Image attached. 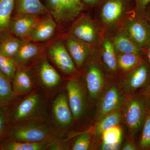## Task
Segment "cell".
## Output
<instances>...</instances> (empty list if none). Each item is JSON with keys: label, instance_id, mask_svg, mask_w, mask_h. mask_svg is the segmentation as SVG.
<instances>
[{"label": "cell", "instance_id": "cell-19", "mask_svg": "<svg viewBox=\"0 0 150 150\" xmlns=\"http://www.w3.org/2000/svg\"><path fill=\"white\" fill-rule=\"evenodd\" d=\"M15 0H0V39L10 33V22Z\"/></svg>", "mask_w": 150, "mask_h": 150}, {"label": "cell", "instance_id": "cell-16", "mask_svg": "<svg viewBox=\"0 0 150 150\" xmlns=\"http://www.w3.org/2000/svg\"><path fill=\"white\" fill-rule=\"evenodd\" d=\"M81 0H61L57 22L68 23L75 20L82 10Z\"/></svg>", "mask_w": 150, "mask_h": 150}, {"label": "cell", "instance_id": "cell-2", "mask_svg": "<svg viewBox=\"0 0 150 150\" xmlns=\"http://www.w3.org/2000/svg\"><path fill=\"white\" fill-rule=\"evenodd\" d=\"M146 115V99L136 97L128 100L124 110V118L130 132L134 134L140 129Z\"/></svg>", "mask_w": 150, "mask_h": 150}, {"label": "cell", "instance_id": "cell-18", "mask_svg": "<svg viewBox=\"0 0 150 150\" xmlns=\"http://www.w3.org/2000/svg\"><path fill=\"white\" fill-rule=\"evenodd\" d=\"M12 83L15 96L27 93L32 89V81L29 75L20 68L17 69Z\"/></svg>", "mask_w": 150, "mask_h": 150}, {"label": "cell", "instance_id": "cell-31", "mask_svg": "<svg viewBox=\"0 0 150 150\" xmlns=\"http://www.w3.org/2000/svg\"><path fill=\"white\" fill-rule=\"evenodd\" d=\"M103 142L108 144L121 143L122 132L118 126H113L106 129L102 133Z\"/></svg>", "mask_w": 150, "mask_h": 150}, {"label": "cell", "instance_id": "cell-36", "mask_svg": "<svg viewBox=\"0 0 150 150\" xmlns=\"http://www.w3.org/2000/svg\"><path fill=\"white\" fill-rule=\"evenodd\" d=\"M137 8L140 11H144L147 6L150 3V0H136Z\"/></svg>", "mask_w": 150, "mask_h": 150}, {"label": "cell", "instance_id": "cell-37", "mask_svg": "<svg viewBox=\"0 0 150 150\" xmlns=\"http://www.w3.org/2000/svg\"><path fill=\"white\" fill-rule=\"evenodd\" d=\"M137 149L136 146L134 144L130 143H128L124 145L122 148L123 150H135Z\"/></svg>", "mask_w": 150, "mask_h": 150}, {"label": "cell", "instance_id": "cell-7", "mask_svg": "<svg viewBox=\"0 0 150 150\" xmlns=\"http://www.w3.org/2000/svg\"><path fill=\"white\" fill-rule=\"evenodd\" d=\"M40 19L39 16L35 15H16L11 19L10 32L18 38L28 37Z\"/></svg>", "mask_w": 150, "mask_h": 150}, {"label": "cell", "instance_id": "cell-30", "mask_svg": "<svg viewBox=\"0 0 150 150\" xmlns=\"http://www.w3.org/2000/svg\"><path fill=\"white\" fill-rule=\"evenodd\" d=\"M17 65L13 59L0 53V70L12 82L16 72Z\"/></svg>", "mask_w": 150, "mask_h": 150}, {"label": "cell", "instance_id": "cell-21", "mask_svg": "<svg viewBox=\"0 0 150 150\" xmlns=\"http://www.w3.org/2000/svg\"><path fill=\"white\" fill-rule=\"evenodd\" d=\"M43 142L28 143L16 142L7 138L0 142L1 150H41L46 148Z\"/></svg>", "mask_w": 150, "mask_h": 150}, {"label": "cell", "instance_id": "cell-38", "mask_svg": "<svg viewBox=\"0 0 150 150\" xmlns=\"http://www.w3.org/2000/svg\"><path fill=\"white\" fill-rule=\"evenodd\" d=\"M146 20L148 24L149 25L150 29V10L146 14Z\"/></svg>", "mask_w": 150, "mask_h": 150}, {"label": "cell", "instance_id": "cell-40", "mask_svg": "<svg viewBox=\"0 0 150 150\" xmlns=\"http://www.w3.org/2000/svg\"><path fill=\"white\" fill-rule=\"evenodd\" d=\"M148 56L150 63V43L148 45Z\"/></svg>", "mask_w": 150, "mask_h": 150}, {"label": "cell", "instance_id": "cell-1", "mask_svg": "<svg viewBox=\"0 0 150 150\" xmlns=\"http://www.w3.org/2000/svg\"><path fill=\"white\" fill-rule=\"evenodd\" d=\"M48 135V129L43 125L18 123L11 126L6 138L18 142L38 143L46 139Z\"/></svg>", "mask_w": 150, "mask_h": 150}, {"label": "cell", "instance_id": "cell-5", "mask_svg": "<svg viewBox=\"0 0 150 150\" xmlns=\"http://www.w3.org/2000/svg\"><path fill=\"white\" fill-rule=\"evenodd\" d=\"M48 53L54 64L63 72L69 74L74 72V64L63 42L57 41L53 43L48 48Z\"/></svg>", "mask_w": 150, "mask_h": 150}, {"label": "cell", "instance_id": "cell-22", "mask_svg": "<svg viewBox=\"0 0 150 150\" xmlns=\"http://www.w3.org/2000/svg\"><path fill=\"white\" fill-rule=\"evenodd\" d=\"M22 42L18 38L13 36L10 33H6L0 39V53L13 58L17 53Z\"/></svg>", "mask_w": 150, "mask_h": 150}, {"label": "cell", "instance_id": "cell-11", "mask_svg": "<svg viewBox=\"0 0 150 150\" xmlns=\"http://www.w3.org/2000/svg\"><path fill=\"white\" fill-rule=\"evenodd\" d=\"M122 101V97L118 89L115 86L111 87L100 100L98 112L100 118L117 110L121 106Z\"/></svg>", "mask_w": 150, "mask_h": 150}, {"label": "cell", "instance_id": "cell-17", "mask_svg": "<svg viewBox=\"0 0 150 150\" xmlns=\"http://www.w3.org/2000/svg\"><path fill=\"white\" fill-rule=\"evenodd\" d=\"M16 15H40L47 12L40 0H15Z\"/></svg>", "mask_w": 150, "mask_h": 150}, {"label": "cell", "instance_id": "cell-4", "mask_svg": "<svg viewBox=\"0 0 150 150\" xmlns=\"http://www.w3.org/2000/svg\"><path fill=\"white\" fill-rule=\"evenodd\" d=\"M125 33L140 50L150 43V29L146 20L132 19L125 25Z\"/></svg>", "mask_w": 150, "mask_h": 150}, {"label": "cell", "instance_id": "cell-41", "mask_svg": "<svg viewBox=\"0 0 150 150\" xmlns=\"http://www.w3.org/2000/svg\"><path fill=\"white\" fill-rule=\"evenodd\" d=\"M1 105H2V104H1V103H0V107H1Z\"/></svg>", "mask_w": 150, "mask_h": 150}, {"label": "cell", "instance_id": "cell-33", "mask_svg": "<svg viewBox=\"0 0 150 150\" xmlns=\"http://www.w3.org/2000/svg\"><path fill=\"white\" fill-rule=\"evenodd\" d=\"M91 135L89 133H83L80 135L74 143V150H87L90 146Z\"/></svg>", "mask_w": 150, "mask_h": 150}, {"label": "cell", "instance_id": "cell-42", "mask_svg": "<svg viewBox=\"0 0 150 150\" xmlns=\"http://www.w3.org/2000/svg\"><path fill=\"white\" fill-rule=\"evenodd\" d=\"M149 104H150V100H149Z\"/></svg>", "mask_w": 150, "mask_h": 150}, {"label": "cell", "instance_id": "cell-34", "mask_svg": "<svg viewBox=\"0 0 150 150\" xmlns=\"http://www.w3.org/2000/svg\"><path fill=\"white\" fill-rule=\"evenodd\" d=\"M48 1L51 8V14L57 22L60 12L61 0H48Z\"/></svg>", "mask_w": 150, "mask_h": 150}, {"label": "cell", "instance_id": "cell-15", "mask_svg": "<svg viewBox=\"0 0 150 150\" xmlns=\"http://www.w3.org/2000/svg\"><path fill=\"white\" fill-rule=\"evenodd\" d=\"M86 81L90 96L92 98H96L102 90L104 84L102 72L97 65L92 64L89 67Z\"/></svg>", "mask_w": 150, "mask_h": 150}, {"label": "cell", "instance_id": "cell-6", "mask_svg": "<svg viewBox=\"0 0 150 150\" xmlns=\"http://www.w3.org/2000/svg\"><path fill=\"white\" fill-rule=\"evenodd\" d=\"M67 89L71 111L73 117L77 119L82 115L85 108V97L83 89L75 80L68 81Z\"/></svg>", "mask_w": 150, "mask_h": 150}, {"label": "cell", "instance_id": "cell-27", "mask_svg": "<svg viewBox=\"0 0 150 150\" xmlns=\"http://www.w3.org/2000/svg\"><path fill=\"white\" fill-rule=\"evenodd\" d=\"M11 81L0 70V103L3 105L14 99Z\"/></svg>", "mask_w": 150, "mask_h": 150}, {"label": "cell", "instance_id": "cell-14", "mask_svg": "<svg viewBox=\"0 0 150 150\" xmlns=\"http://www.w3.org/2000/svg\"><path fill=\"white\" fill-rule=\"evenodd\" d=\"M149 68L146 64L141 63L129 73L125 86L129 91H134L144 86L149 79Z\"/></svg>", "mask_w": 150, "mask_h": 150}, {"label": "cell", "instance_id": "cell-39", "mask_svg": "<svg viewBox=\"0 0 150 150\" xmlns=\"http://www.w3.org/2000/svg\"><path fill=\"white\" fill-rule=\"evenodd\" d=\"M83 1L86 4H92L96 2L98 0H83Z\"/></svg>", "mask_w": 150, "mask_h": 150}, {"label": "cell", "instance_id": "cell-23", "mask_svg": "<svg viewBox=\"0 0 150 150\" xmlns=\"http://www.w3.org/2000/svg\"><path fill=\"white\" fill-rule=\"evenodd\" d=\"M39 74L43 84L47 87H54L60 82L61 77L56 70L47 61L40 65Z\"/></svg>", "mask_w": 150, "mask_h": 150}, {"label": "cell", "instance_id": "cell-29", "mask_svg": "<svg viewBox=\"0 0 150 150\" xmlns=\"http://www.w3.org/2000/svg\"><path fill=\"white\" fill-rule=\"evenodd\" d=\"M118 66L123 70H129L135 68L141 64L139 54L133 53L121 54L117 59Z\"/></svg>", "mask_w": 150, "mask_h": 150}, {"label": "cell", "instance_id": "cell-24", "mask_svg": "<svg viewBox=\"0 0 150 150\" xmlns=\"http://www.w3.org/2000/svg\"><path fill=\"white\" fill-rule=\"evenodd\" d=\"M112 44L115 51L121 54L133 53L139 54L141 51L126 33L116 35Z\"/></svg>", "mask_w": 150, "mask_h": 150}, {"label": "cell", "instance_id": "cell-8", "mask_svg": "<svg viewBox=\"0 0 150 150\" xmlns=\"http://www.w3.org/2000/svg\"><path fill=\"white\" fill-rule=\"evenodd\" d=\"M56 26V21L50 14L38 21L28 37L29 40L33 42L48 40L54 35Z\"/></svg>", "mask_w": 150, "mask_h": 150}, {"label": "cell", "instance_id": "cell-3", "mask_svg": "<svg viewBox=\"0 0 150 150\" xmlns=\"http://www.w3.org/2000/svg\"><path fill=\"white\" fill-rule=\"evenodd\" d=\"M71 36L93 45L98 41L99 33L96 24L86 15L81 16L75 22L70 29Z\"/></svg>", "mask_w": 150, "mask_h": 150}, {"label": "cell", "instance_id": "cell-35", "mask_svg": "<svg viewBox=\"0 0 150 150\" xmlns=\"http://www.w3.org/2000/svg\"><path fill=\"white\" fill-rule=\"evenodd\" d=\"M120 143L116 144H108L103 142L101 146V149L103 150H118L120 146Z\"/></svg>", "mask_w": 150, "mask_h": 150}, {"label": "cell", "instance_id": "cell-10", "mask_svg": "<svg viewBox=\"0 0 150 150\" xmlns=\"http://www.w3.org/2000/svg\"><path fill=\"white\" fill-rule=\"evenodd\" d=\"M88 44L71 36L66 40L67 50L79 68L81 67L88 57L91 48Z\"/></svg>", "mask_w": 150, "mask_h": 150}, {"label": "cell", "instance_id": "cell-32", "mask_svg": "<svg viewBox=\"0 0 150 150\" xmlns=\"http://www.w3.org/2000/svg\"><path fill=\"white\" fill-rule=\"evenodd\" d=\"M140 146L143 149L150 148V113L147 114L143 124Z\"/></svg>", "mask_w": 150, "mask_h": 150}, {"label": "cell", "instance_id": "cell-28", "mask_svg": "<svg viewBox=\"0 0 150 150\" xmlns=\"http://www.w3.org/2000/svg\"><path fill=\"white\" fill-rule=\"evenodd\" d=\"M121 118V113L117 110L103 116L97 125L96 129V134H102L106 129L116 126L120 122Z\"/></svg>", "mask_w": 150, "mask_h": 150}, {"label": "cell", "instance_id": "cell-26", "mask_svg": "<svg viewBox=\"0 0 150 150\" xmlns=\"http://www.w3.org/2000/svg\"><path fill=\"white\" fill-rule=\"evenodd\" d=\"M115 51L112 42L108 38H105L102 44L103 59L108 68L111 71H115L117 68Z\"/></svg>", "mask_w": 150, "mask_h": 150}, {"label": "cell", "instance_id": "cell-9", "mask_svg": "<svg viewBox=\"0 0 150 150\" xmlns=\"http://www.w3.org/2000/svg\"><path fill=\"white\" fill-rule=\"evenodd\" d=\"M40 96L32 94L23 100L15 108L12 114L11 126L30 117L35 112L40 102Z\"/></svg>", "mask_w": 150, "mask_h": 150}, {"label": "cell", "instance_id": "cell-25", "mask_svg": "<svg viewBox=\"0 0 150 150\" xmlns=\"http://www.w3.org/2000/svg\"><path fill=\"white\" fill-rule=\"evenodd\" d=\"M13 100L0 107V142L6 138L11 127V118L15 109L11 107Z\"/></svg>", "mask_w": 150, "mask_h": 150}, {"label": "cell", "instance_id": "cell-12", "mask_svg": "<svg viewBox=\"0 0 150 150\" xmlns=\"http://www.w3.org/2000/svg\"><path fill=\"white\" fill-rule=\"evenodd\" d=\"M53 113L57 123L63 126H67L71 123L73 115L69 101L64 93H60L54 100Z\"/></svg>", "mask_w": 150, "mask_h": 150}, {"label": "cell", "instance_id": "cell-20", "mask_svg": "<svg viewBox=\"0 0 150 150\" xmlns=\"http://www.w3.org/2000/svg\"><path fill=\"white\" fill-rule=\"evenodd\" d=\"M40 46L28 42H23L17 53L13 59L17 66H21L40 52Z\"/></svg>", "mask_w": 150, "mask_h": 150}, {"label": "cell", "instance_id": "cell-13", "mask_svg": "<svg viewBox=\"0 0 150 150\" xmlns=\"http://www.w3.org/2000/svg\"><path fill=\"white\" fill-rule=\"evenodd\" d=\"M124 10L122 0H108L101 10L100 16L102 21L106 25L114 24L122 16Z\"/></svg>", "mask_w": 150, "mask_h": 150}]
</instances>
